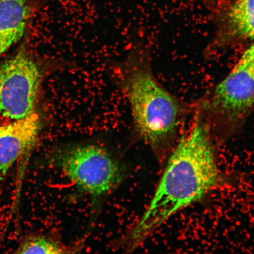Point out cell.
Wrapping results in <instances>:
<instances>
[{"label": "cell", "instance_id": "obj_1", "mask_svg": "<svg viewBox=\"0 0 254 254\" xmlns=\"http://www.w3.org/2000/svg\"><path fill=\"white\" fill-rule=\"evenodd\" d=\"M194 113L192 127L170 155L150 205L122 240L128 252L136 249L167 219L199 201L220 183L210 128Z\"/></svg>", "mask_w": 254, "mask_h": 254}, {"label": "cell", "instance_id": "obj_2", "mask_svg": "<svg viewBox=\"0 0 254 254\" xmlns=\"http://www.w3.org/2000/svg\"><path fill=\"white\" fill-rule=\"evenodd\" d=\"M109 70L128 100L134 134L158 158L166 157L180 126L194 112L195 104L184 102L161 84L152 71L150 47L141 41L133 44L122 61L111 63Z\"/></svg>", "mask_w": 254, "mask_h": 254}, {"label": "cell", "instance_id": "obj_3", "mask_svg": "<svg viewBox=\"0 0 254 254\" xmlns=\"http://www.w3.org/2000/svg\"><path fill=\"white\" fill-rule=\"evenodd\" d=\"M195 104L211 133L230 135L243 126L254 110V42L227 77Z\"/></svg>", "mask_w": 254, "mask_h": 254}, {"label": "cell", "instance_id": "obj_4", "mask_svg": "<svg viewBox=\"0 0 254 254\" xmlns=\"http://www.w3.org/2000/svg\"><path fill=\"white\" fill-rule=\"evenodd\" d=\"M52 163L95 204L122 182L125 170L106 148L95 144L64 146L57 149Z\"/></svg>", "mask_w": 254, "mask_h": 254}, {"label": "cell", "instance_id": "obj_5", "mask_svg": "<svg viewBox=\"0 0 254 254\" xmlns=\"http://www.w3.org/2000/svg\"><path fill=\"white\" fill-rule=\"evenodd\" d=\"M45 69L25 48L0 66V115L14 120L33 112Z\"/></svg>", "mask_w": 254, "mask_h": 254}, {"label": "cell", "instance_id": "obj_6", "mask_svg": "<svg viewBox=\"0 0 254 254\" xmlns=\"http://www.w3.org/2000/svg\"><path fill=\"white\" fill-rule=\"evenodd\" d=\"M210 49L254 42V0H222Z\"/></svg>", "mask_w": 254, "mask_h": 254}, {"label": "cell", "instance_id": "obj_7", "mask_svg": "<svg viewBox=\"0 0 254 254\" xmlns=\"http://www.w3.org/2000/svg\"><path fill=\"white\" fill-rule=\"evenodd\" d=\"M43 125L42 117L34 110L24 118L0 126V177L33 148Z\"/></svg>", "mask_w": 254, "mask_h": 254}, {"label": "cell", "instance_id": "obj_8", "mask_svg": "<svg viewBox=\"0 0 254 254\" xmlns=\"http://www.w3.org/2000/svg\"><path fill=\"white\" fill-rule=\"evenodd\" d=\"M30 11L28 0H0V57L23 37Z\"/></svg>", "mask_w": 254, "mask_h": 254}, {"label": "cell", "instance_id": "obj_9", "mask_svg": "<svg viewBox=\"0 0 254 254\" xmlns=\"http://www.w3.org/2000/svg\"><path fill=\"white\" fill-rule=\"evenodd\" d=\"M84 244L67 245L57 238L46 235H33L25 237L16 250L15 254H75L83 249Z\"/></svg>", "mask_w": 254, "mask_h": 254}, {"label": "cell", "instance_id": "obj_10", "mask_svg": "<svg viewBox=\"0 0 254 254\" xmlns=\"http://www.w3.org/2000/svg\"><path fill=\"white\" fill-rule=\"evenodd\" d=\"M200 1L214 12L217 10L221 2V0H200Z\"/></svg>", "mask_w": 254, "mask_h": 254}]
</instances>
